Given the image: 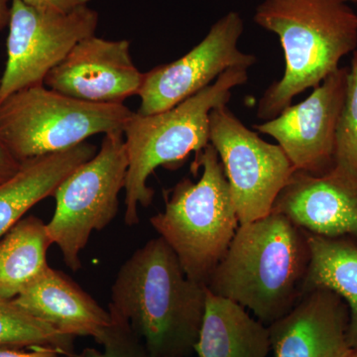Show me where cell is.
<instances>
[{"label":"cell","instance_id":"ba28073f","mask_svg":"<svg viewBox=\"0 0 357 357\" xmlns=\"http://www.w3.org/2000/svg\"><path fill=\"white\" fill-rule=\"evenodd\" d=\"M210 143L222 162L239 223L267 217L295 172L285 152L246 128L227 105L211 112Z\"/></svg>","mask_w":357,"mask_h":357},{"label":"cell","instance_id":"9a60e30c","mask_svg":"<svg viewBox=\"0 0 357 357\" xmlns=\"http://www.w3.org/2000/svg\"><path fill=\"white\" fill-rule=\"evenodd\" d=\"M13 302L63 335L96 340L112 323L103 309L67 275L49 266Z\"/></svg>","mask_w":357,"mask_h":357},{"label":"cell","instance_id":"277c9868","mask_svg":"<svg viewBox=\"0 0 357 357\" xmlns=\"http://www.w3.org/2000/svg\"><path fill=\"white\" fill-rule=\"evenodd\" d=\"M248 70H225L215 83L165 112H134L123 129L128 158L124 187L126 225H137L138 206L148 208L153 201L154 191L147 182L157 168L176 169L192 152L197 157L210 144L211 110L227 105L232 89L248 81Z\"/></svg>","mask_w":357,"mask_h":357},{"label":"cell","instance_id":"6da1fadb","mask_svg":"<svg viewBox=\"0 0 357 357\" xmlns=\"http://www.w3.org/2000/svg\"><path fill=\"white\" fill-rule=\"evenodd\" d=\"M206 287L185 273L158 236L119 268L109 309L128 321L155 357H190L201 332Z\"/></svg>","mask_w":357,"mask_h":357},{"label":"cell","instance_id":"3957f363","mask_svg":"<svg viewBox=\"0 0 357 357\" xmlns=\"http://www.w3.org/2000/svg\"><path fill=\"white\" fill-rule=\"evenodd\" d=\"M253 20L278 36L285 58L283 77L258 102L256 114L264 121L319 86L357 50V14L342 0H263Z\"/></svg>","mask_w":357,"mask_h":357},{"label":"cell","instance_id":"ac0fdd59","mask_svg":"<svg viewBox=\"0 0 357 357\" xmlns=\"http://www.w3.org/2000/svg\"><path fill=\"white\" fill-rule=\"evenodd\" d=\"M309 267L303 295L317 289L332 291L349 309V340L357 347V241L351 237H326L307 232Z\"/></svg>","mask_w":357,"mask_h":357},{"label":"cell","instance_id":"d4e9b609","mask_svg":"<svg viewBox=\"0 0 357 357\" xmlns=\"http://www.w3.org/2000/svg\"><path fill=\"white\" fill-rule=\"evenodd\" d=\"M20 162L11 156L0 141V182L6 180L17 172L20 167Z\"/></svg>","mask_w":357,"mask_h":357},{"label":"cell","instance_id":"8fae6325","mask_svg":"<svg viewBox=\"0 0 357 357\" xmlns=\"http://www.w3.org/2000/svg\"><path fill=\"white\" fill-rule=\"evenodd\" d=\"M349 67H340L298 105L273 119L255 124L258 132L278 142L295 171L324 176L335 167L338 119L347 96Z\"/></svg>","mask_w":357,"mask_h":357},{"label":"cell","instance_id":"d6986e66","mask_svg":"<svg viewBox=\"0 0 357 357\" xmlns=\"http://www.w3.org/2000/svg\"><path fill=\"white\" fill-rule=\"evenodd\" d=\"M52 244L46 223L33 215L0 238V297L13 300L43 273Z\"/></svg>","mask_w":357,"mask_h":357},{"label":"cell","instance_id":"8992f818","mask_svg":"<svg viewBox=\"0 0 357 357\" xmlns=\"http://www.w3.org/2000/svg\"><path fill=\"white\" fill-rule=\"evenodd\" d=\"M134 112L124 103H96L42 86L0 103V141L16 161L65 151L91 136L123 131Z\"/></svg>","mask_w":357,"mask_h":357},{"label":"cell","instance_id":"2e32d148","mask_svg":"<svg viewBox=\"0 0 357 357\" xmlns=\"http://www.w3.org/2000/svg\"><path fill=\"white\" fill-rule=\"evenodd\" d=\"M96 152L98 148L86 141L65 151L22 162L17 172L0 182V238L35 204L53 197L65 178Z\"/></svg>","mask_w":357,"mask_h":357},{"label":"cell","instance_id":"4fadbf2b","mask_svg":"<svg viewBox=\"0 0 357 357\" xmlns=\"http://www.w3.org/2000/svg\"><path fill=\"white\" fill-rule=\"evenodd\" d=\"M271 213L285 215L309 234L357 241V178L338 165L324 176L295 171Z\"/></svg>","mask_w":357,"mask_h":357},{"label":"cell","instance_id":"7c38bea8","mask_svg":"<svg viewBox=\"0 0 357 357\" xmlns=\"http://www.w3.org/2000/svg\"><path fill=\"white\" fill-rule=\"evenodd\" d=\"M143 75L134 65L128 40L110 41L93 35L49 72L44 84L84 102L123 103L138 95Z\"/></svg>","mask_w":357,"mask_h":357},{"label":"cell","instance_id":"603a6c76","mask_svg":"<svg viewBox=\"0 0 357 357\" xmlns=\"http://www.w3.org/2000/svg\"><path fill=\"white\" fill-rule=\"evenodd\" d=\"M27 6L40 10L68 13L77 7L88 6L91 0H22Z\"/></svg>","mask_w":357,"mask_h":357},{"label":"cell","instance_id":"9c48e42d","mask_svg":"<svg viewBox=\"0 0 357 357\" xmlns=\"http://www.w3.org/2000/svg\"><path fill=\"white\" fill-rule=\"evenodd\" d=\"M98 25V13L88 6L57 13L13 0L0 103L21 89L44 84L49 72L79 41L96 35Z\"/></svg>","mask_w":357,"mask_h":357},{"label":"cell","instance_id":"7402d4cb","mask_svg":"<svg viewBox=\"0 0 357 357\" xmlns=\"http://www.w3.org/2000/svg\"><path fill=\"white\" fill-rule=\"evenodd\" d=\"M109 311L112 323L96 340L102 345V351L86 347L76 357H155L133 332L128 321L109 309Z\"/></svg>","mask_w":357,"mask_h":357},{"label":"cell","instance_id":"484cf974","mask_svg":"<svg viewBox=\"0 0 357 357\" xmlns=\"http://www.w3.org/2000/svg\"><path fill=\"white\" fill-rule=\"evenodd\" d=\"M11 1L13 0H0V31L9 24Z\"/></svg>","mask_w":357,"mask_h":357},{"label":"cell","instance_id":"52a82bcc","mask_svg":"<svg viewBox=\"0 0 357 357\" xmlns=\"http://www.w3.org/2000/svg\"><path fill=\"white\" fill-rule=\"evenodd\" d=\"M128 169L123 131L109 132L95 156L56 190V208L47 231L72 271L81 269V253L91 234L105 229L116 217Z\"/></svg>","mask_w":357,"mask_h":357},{"label":"cell","instance_id":"4316f807","mask_svg":"<svg viewBox=\"0 0 357 357\" xmlns=\"http://www.w3.org/2000/svg\"><path fill=\"white\" fill-rule=\"evenodd\" d=\"M349 357H357V347H356V349H352Z\"/></svg>","mask_w":357,"mask_h":357},{"label":"cell","instance_id":"83f0119b","mask_svg":"<svg viewBox=\"0 0 357 357\" xmlns=\"http://www.w3.org/2000/svg\"><path fill=\"white\" fill-rule=\"evenodd\" d=\"M342 1H344L347 4H349V2H352V3H357V0H342Z\"/></svg>","mask_w":357,"mask_h":357},{"label":"cell","instance_id":"30bf717a","mask_svg":"<svg viewBox=\"0 0 357 357\" xmlns=\"http://www.w3.org/2000/svg\"><path fill=\"white\" fill-rule=\"evenodd\" d=\"M243 31L241 14L229 11L189 53L144 73L137 95L140 107L136 112L151 115L165 112L210 86L225 70H248L255 65V55L239 50Z\"/></svg>","mask_w":357,"mask_h":357},{"label":"cell","instance_id":"cb8c5ba5","mask_svg":"<svg viewBox=\"0 0 357 357\" xmlns=\"http://www.w3.org/2000/svg\"><path fill=\"white\" fill-rule=\"evenodd\" d=\"M0 357H68L62 352L52 347H32L31 351H24L20 347H0Z\"/></svg>","mask_w":357,"mask_h":357},{"label":"cell","instance_id":"e0dca14e","mask_svg":"<svg viewBox=\"0 0 357 357\" xmlns=\"http://www.w3.org/2000/svg\"><path fill=\"white\" fill-rule=\"evenodd\" d=\"M271 351L268 326L245 307L206 289L201 332L195 347L199 357H267Z\"/></svg>","mask_w":357,"mask_h":357},{"label":"cell","instance_id":"5bb4252c","mask_svg":"<svg viewBox=\"0 0 357 357\" xmlns=\"http://www.w3.org/2000/svg\"><path fill=\"white\" fill-rule=\"evenodd\" d=\"M349 309L332 291L303 295L288 314L268 326L275 357H349Z\"/></svg>","mask_w":357,"mask_h":357},{"label":"cell","instance_id":"5b68a950","mask_svg":"<svg viewBox=\"0 0 357 357\" xmlns=\"http://www.w3.org/2000/svg\"><path fill=\"white\" fill-rule=\"evenodd\" d=\"M198 182L181 180L165 198V208L150 218L152 227L177 256L191 280L208 285L238 229V217L218 152L208 144L195 157Z\"/></svg>","mask_w":357,"mask_h":357},{"label":"cell","instance_id":"ffe728a7","mask_svg":"<svg viewBox=\"0 0 357 357\" xmlns=\"http://www.w3.org/2000/svg\"><path fill=\"white\" fill-rule=\"evenodd\" d=\"M75 337L59 333L44 321L34 318L13 302L0 297V347H47L68 357L75 356Z\"/></svg>","mask_w":357,"mask_h":357},{"label":"cell","instance_id":"44dd1931","mask_svg":"<svg viewBox=\"0 0 357 357\" xmlns=\"http://www.w3.org/2000/svg\"><path fill=\"white\" fill-rule=\"evenodd\" d=\"M335 165L357 178V50L349 66L347 96L335 131Z\"/></svg>","mask_w":357,"mask_h":357},{"label":"cell","instance_id":"7a4b0ae2","mask_svg":"<svg viewBox=\"0 0 357 357\" xmlns=\"http://www.w3.org/2000/svg\"><path fill=\"white\" fill-rule=\"evenodd\" d=\"M307 232L281 213L241 225L206 289L250 310L269 326L303 297Z\"/></svg>","mask_w":357,"mask_h":357}]
</instances>
